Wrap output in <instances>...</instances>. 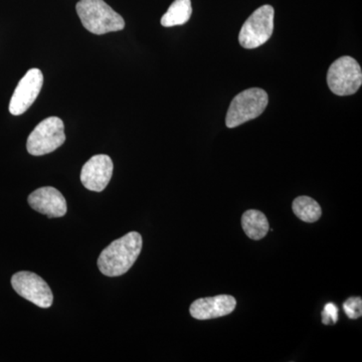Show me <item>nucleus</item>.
Returning <instances> with one entry per match:
<instances>
[{"mask_svg":"<svg viewBox=\"0 0 362 362\" xmlns=\"http://www.w3.org/2000/svg\"><path fill=\"white\" fill-rule=\"evenodd\" d=\"M76 9L86 30L94 35L119 32L125 28L122 16L104 0H80Z\"/></svg>","mask_w":362,"mask_h":362,"instance_id":"f03ea898","label":"nucleus"},{"mask_svg":"<svg viewBox=\"0 0 362 362\" xmlns=\"http://www.w3.org/2000/svg\"><path fill=\"white\" fill-rule=\"evenodd\" d=\"M345 313L350 319H357L362 314V301L361 297H352L343 304Z\"/></svg>","mask_w":362,"mask_h":362,"instance_id":"2eb2a0df","label":"nucleus"},{"mask_svg":"<svg viewBox=\"0 0 362 362\" xmlns=\"http://www.w3.org/2000/svg\"><path fill=\"white\" fill-rule=\"evenodd\" d=\"M293 213L305 223H315L322 216L320 204L309 197H298L292 204Z\"/></svg>","mask_w":362,"mask_h":362,"instance_id":"4468645a","label":"nucleus"},{"mask_svg":"<svg viewBox=\"0 0 362 362\" xmlns=\"http://www.w3.org/2000/svg\"><path fill=\"white\" fill-rule=\"evenodd\" d=\"M113 161L108 156L90 157L81 171V181L90 192H103L113 175Z\"/></svg>","mask_w":362,"mask_h":362,"instance_id":"1a4fd4ad","label":"nucleus"},{"mask_svg":"<svg viewBox=\"0 0 362 362\" xmlns=\"http://www.w3.org/2000/svg\"><path fill=\"white\" fill-rule=\"evenodd\" d=\"M269 97L265 90L252 88L233 98L226 114L228 128H235L262 115L268 106Z\"/></svg>","mask_w":362,"mask_h":362,"instance_id":"7ed1b4c3","label":"nucleus"},{"mask_svg":"<svg viewBox=\"0 0 362 362\" xmlns=\"http://www.w3.org/2000/svg\"><path fill=\"white\" fill-rule=\"evenodd\" d=\"M28 204L37 213L45 214L47 218H62L68 211L64 195L52 187H40L28 197Z\"/></svg>","mask_w":362,"mask_h":362,"instance_id":"9d476101","label":"nucleus"},{"mask_svg":"<svg viewBox=\"0 0 362 362\" xmlns=\"http://www.w3.org/2000/svg\"><path fill=\"white\" fill-rule=\"evenodd\" d=\"M141 235L130 232L114 240L100 255L98 268L107 277H119L134 265L142 250Z\"/></svg>","mask_w":362,"mask_h":362,"instance_id":"f257e3e1","label":"nucleus"},{"mask_svg":"<svg viewBox=\"0 0 362 362\" xmlns=\"http://www.w3.org/2000/svg\"><path fill=\"white\" fill-rule=\"evenodd\" d=\"M242 226L247 237L254 240L263 239L270 230L265 214L256 209L245 211L242 216Z\"/></svg>","mask_w":362,"mask_h":362,"instance_id":"f8f14e48","label":"nucleus"},{"mask_svg":"<svg viewBox=\"0 0 362 362\" xmlns=\"http://www.w3.org/2000/svg\"><path fill=\"white\" fill-rule=\"evenodd\" d=\"M328 87L337 96L356 94L362 84V71L351 57H341L330 66L327 73Z\"/></svg>","mask_w":362,"mask_h":362,"instance_id":"39448f33","label":"nucleus"},{"mask_svg":"<svg viewBox=\"0 0 362 362\" xmlns=\"http://www.w3.org/2000/svg\"><path fill=\"white\" fill-rule=\"evenodd\" d=\"M192 13L190 0H175L168 11L162 16L161 25L165 28L182 25L189 21Z\"/></svg>","mask_w":362,"mask_h":362,"instance_id":"ddd939ff","label":"nucleus"},{"mask_svg":"<svg viewBox=\"0 0 362 362\" xmlns=\"http://www.w3.org/2000/svg\"><path fill=\"white\" fill-rule=\"evenodd\" d=\"M44 84V75L39 69H30L16 86L9 112L14 116L21 115L35 103Z\"/></svg>","mask_w":362,"mask_h":362,"instance_id":"6e6552de","label":"nucleus"},{"mask_svg":"<svg viewBox=\"0 0 362 362\" xmlns=\"http://www.w3.org/2000/svg\"><path fill=\"white\" fill-rule=\"evenodd\" d=\"M322 317L324 324H329L330 319H332V322H337L338 319L337 307L332 303L326 305L325 309H324L322 313Z\"/></svg>","mask_w":362,"mask_h":362,"instance_id":"dca6fc26","label":"nucleus"},{"mask_svg":"<svg viewBox=\"0 0 362 362\" xmlns=\"http://www.w3.org/2000/svg\"><path fill=\"white\" fill-rule=\"evenodd\" d=\"M237 306L235 298L230 295L202 298L190 306V314L197 320H209L233 313Z\"/></svg>","mask_w":362,"mask_h":362,"instance_id":"9b49d317","label":"nucleus"},{"mask_svg":"<svg viewBox=\"0 0 362 362\" xmlns=\"http://www.w3.org/2000/svg\"><path fill=\"white\" fill-rule=\"evenodd\" d=\"M273 6H263L246 21L240 30L239 40L243 47L247 49H257L271 39L274 30Z\"/></svg>","mask_w":362,"mask_h":362,"instance_id":"423d86ee","label":"nucleus"},{"mask_svg":"<svg viewBox=\"0 0 362 362\" xmlns=\"http://www.w3.org/2000/svg\"><path fill=\"white\" fill-rule=\"evenodd\" d=\"M66 141L65 126L59 117H49L33 129L28 138L26 148L33 156L51 153Z\"/></svg>","mask_w":362,"mask_h":362,"instance_id":"20e7f679","label":"nucleus"},{"mask_svg":"<svg viewBox=\"0 0 362 362\" xmlns=\"http://www.w3.org/2000/svg\"><path fill=\"white\" fill-rule=\"evenodd\" d=\"M14 291L40 308H49L54 301V295L44 279L33 272L21 271L11 278Z\"/></svg>","mask_w":362,"mask_h":362,"instance_id":"0eeeda50","label":"nucleus"}]
</instances>
